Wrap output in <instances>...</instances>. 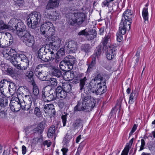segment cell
<instances>
[{
	"label": "cell",
	"instance_id": "45",
	"mask_svg": "<svg viewBox=\"0 0 155 155\" xmlns=\"http://www.w3.org/2000/svg\"><path fill=\"white\" fill-rule=\"evenodd\" d=\"M61 151L62 152L63 155H66L68 152V149L66 148H63L61 149Z\"/></svg>",
	"mask_w": 155,
	"mask_h": 155
},
{
	"label": "cell",
	"instance_id": "29",
	"mask_svg": "<svg viewBox=\"0 0 155 155\" xmlns=\"http://www.w3.org/2000/svg\"><path fill=\"white\" fill-rule=\"evenodd\" d=\"M132 22V19H128L125 20L124 22V27L127 31H129L130 30L131 25Z\"/></svg>",
	"mask_w": 155,
	"mask_h": 155
},
{
	"label": "cell",
	"instance_id": "10",
	"mask_svg": "<svg viewBox=\"0 0 155 155\" xmlns=\"http://www.w3.org/2000/svg\"><path fill=\"white\" fill-rule=\"evenodd\" d=\"M40 32L43 36L49 38L53 36L55 32V28L51 22L44 23L41 27Z\"/></svg>",
	"mask_w": 155,
	"mask_h": 155
},
{
	"label": "cell",
	"instance_id": "30",
	"mask_svg": "<svg viewBox=\"0 0 155 155\" xmlns=\"http://www.w3.org/2000/svg\"><path fill=\"white\" fill-rule=\"evenodd\" d=\"M142 14L144 20L145 21H148L149 19V14L148 7H145L143 9Z\"/></svg>",
	"mask_w": 155,
	"mask_h": 155
},
{
	"label": "cell",
	"instance_id": "1",
	"mask_svg": "<svg viewBox=\"0 0 155 155\" xmlns=\"http://www.w3.org/2000/svg\"><path fill=\"white\" fill-rule=\"evenodd\" d=\"M17 95L23 110H27L30 109L32 104V98L27 88L24 86L20 87L18 90Z\"/></svg>",
	"mask_w": 155,
	"mask_h": 155
},
{
	"label": "cell",
	"instance_id": "18",
	"mask_svg": "<svg viewBox=\"0 0 155 155\" xmlns=\"http://www.w3.org/2000/svg\"><path fill=\"white\" fill-rule=\"evenodd\" d=\"M65 50L67 53H73L76 52L77 49V45L74 41H70L66 44Z\"/></svg>",
	"mask_w": 155,
	"mask_h": 155
},
{
	"label": "cell",
	"instance_id": "35",
	"mask_svg": "<svg viewBox=\"0 0 155 155\" xmlns=\"http://www.w3.org/2000/svg\"><path fill=\"white\" fill-rule=\"evenodd\" d=\"M7 100L5 98H1L0 104L1 106L4 107L7 104Z\"/></svg>",
	"mask_w": 155,
	"mask_h": 155
},
{
	"label": "cell",
	"instance_id": "27",
	"mask_svg": "<svg viewBox=\"0 0 155 155\" xmlns=\"http://www.w3.org/2000/svg\"><path fill=\"white\" fill-rule=\"evenodd\" d=\"M133 12L131 10L128 9L125 11L123 14V16L125 20L132 19L133 15Z\"/></svg>",
	"mask_w": 155,
	"mask_h": 155
},
{
	"label": "cell",
	"instance_id": "47",
	"mask_svg": "<svg viewBox=\"0 0 155 155\" xmlns=\"http://www.w3.org/2000/svg\"><path fill=\"white\" fill-rule=\"evenodd\" d=\"M137 125H135L133 127V129L132 130L131 132V134H133V133H134V132L136 130L137 128Z\"/></svg>",
	"mask_w": 155,
	"mask_h": 155
},
{
	"label": "cell",
	"instance_id": "5",
	"mask_svg": "<svg viewBox=\"0 0 155 155\" xmlns=\"http://www.w3.org/2000/svg\"><path fill=\"white\" fill-rule=\"evenodd\" d=\"M10 61L16 68L21 70L26 69L28 66V60L24 55L22 54H17Z\"/></svg>",
	"mask_w": 155,
	"mask_h": 155
},
{
	"label": "cell",
	"instance_id": "28",
	"mask_svg": "<svg viewBox=\"0 0 155 155\" xmlns=\"http://www.w3.org/2000/svg\"><path fill=\"white\" fill-rule=\"evenodd\" d=\"M62 88L67 93H71L72 92L71 86L68 82H66L63 83L62 85Z\"/></svg>",
	"mask_w": 155,
	"mask_h": 155
},
{
	"label": "cell",
	"instance_id": "7",
	"mask_svg": "<svg viewBox=\"0 0 155 155\" xmlns=\"http://www.w3.org/2000/svg\"><path fill=\"white\" fill-rule=\"evenodd\" d=\"M66 18L69 24L80 25L84 21L85 15L83 13H71L67 14Z\"/></svg>",
	"mask_w": 155,
	"mask_h": 155
},
{
	"label": "cell",
	"instance_id": "22",
	"mask_svg": "<svg viewBox=\"0 0 155 155\" xmlns=\"http://www.w3.org/2000/svg\"><path fill=\"white\" fill-rule=\"evenodd\" d=\"M56 96L59 99H64L66 96V92L64 91L62 87H58L56 89Z\"/></svg>",
	"mask_w": 155,
	"mask_h": 155
},
{
	"label": "cell",
	"instance_id": "34",
	"mask_svg": "<svg viewBox=\"0 0 155 155\" xmlns=\"http://www.w3.org/2000/svg\"><path fill=\"white\" fill-rule=\"evenodd\" d=\"M64 60L68 61L71 63L73 64L74 63L75 61V59L74 57L71 56H66L64 59Z\"/></svg>",
	"mask_w": 155,
	"mask_h": 155
},
{
	"label": "cell",
	"instance_id": "17",
	"mask_svg": "<svg viewBox=\"0 0 155 155\" xmlns=\"http://www.w3.org/2000/svg\"><path fill=\"white\" fill-rule=\"evenodd\" d=\"M9 106L12 111L15 112L19 111L22 108L19 98L15 97H13L12 98Z\"/></svg>",
	"mask_w": 155,
	"mask_h": 155
},
{
	"label": "cell",
	"instance_id": "46",
	"mask_svg": "<svg viewBox=\"0 0 155 155\" xmlns=\"http://www.w3.org/2000/svg\"><path fill=\"white\" fill-rule=\"evenodd\" d=\"M81 135H79L77 137L76 139V142L77 143H78L79 142H80V140H81Z\"/></svg>",
	"mask_w": 155,
	"mask_h": 155
},
{
	"label": "cell",
	"instance_id": "21",
	"mask_svg": "<svg viewBox=\"0 0 155 155\" xmlns=\"http://www.w3.org/2000/svg\"><path fill=\"white\" fill-rule=\"evenodd\" d=\"M16 54L15 50L11 48L5 49L3 52V54L5 58L9 60L11 59Z\"/></svg>",
	"mask_w": 155,
	"mask_h": 155
},
{
	"label": "cell",
	"instance_id": "41",
	"mask_svg": "<svg viewBox=\"0 0 155 155\" xmlns=\"http://www.w3.org/2000/svg\"><path fill=\"white\" fill-rule=\"evenodd\" d=\"M120 33H118L117 35V40L119 42H121L123 39V37Z\"/></svg>",
	"mask_w": 155,
	"mask_h": 155
},
{
	"label": "cell",
	"instance_id": "40",
	"mask_svg": "<svg viewBox=\"0 0 155 155\" xmlns=\"http://www.w3.org/2000/svg\"><path fill=\"white\" fill-rule=\"evenodd\" d=\"M26 75L29 79H30L31 80L33 79V73H32V72L30 71L28 72L27 73H26Z\"/></svg>",
	"mask_w": 155,
	"mask_h": 155
},
{
	"label": "cell",
	"instance_id": "19",
	"mask_svg": "<svg viewBox=\"0 0 155 155\" xmlns=\"http://www.w3.org/2000/svg\"><path fill=\"white\" fill-rule=\"evenodd\" d=\"M44 111L45 115L50 117L53 116L56 112L55 107L52 104H46L44 107Z\"/></svg>",
	"mask_w": 155,
	"mask_h": 155
},
{
	"label": "cell",
	"instance_id": "39",
	"mask_svg": "<svg viewBox=\"0 0 155 155\" xmlns=\"http://www.w3.org/2000/svg\"><path fill=\"white\" fill-rule=\"evenodd\" d=\"M50 82L51 83V85L53 86H56L57 84V81L56 79L51 78L50 79Z\"/></svg>",
	"mask_w": 155,
	"mask_h": 155
},
{
	"label": "cell",
	"instance_id": "37",
	"mask_svg": "<svg viewBox=\"0 0 155 155\" xmlns=\"http://www.w3.org/2000/svg\"><path fill=\"white\" fill-rule=\"evenodd\" d=\"M34 113L37 117H40L41 116V113L40 109L38 108H36L35 109Z\"/></svg>",
	"mask_w": 155,
	"mask_h": 155
},
{
	"label": "cell",
	"instance_id": "2",
	"mask_svg": "<svg viewBox=\"0 0 155 155\" xmlns=\"http://www.w3.org/2000/svg\"><path fill=\"white\" fill-rule=\"evenodd\" d=\"M89 88L92 93L97 95L103 94L107 90L105 81L102 78H96L90 83Z\"/></svg>",
	"mask_w": 155,
	"mask_h": 155
},
{
	"label": "cell",
	"instance_id": "42",
	"mask_svg": "<svg viewBox=\"0 0 155 155\" xmlns=\"http://www.w3.org/2000/svg\"><path fill=\"white\" fill-rule=\"evenodd\" d=\"M22 155H24L26 152V148L25 145H22Z\"/></svg>",
	"mask_w": 155,
	"mask_h": 155
},
{
	"label": "cell",
	"instance_id": "13",
	"mask_svg": "<svg viewBox=\"0 0 155 155\" xmlns=\"http://www.w3.org/2000/svg\"><path fill=\"white\" fill-rule=\"evenodd\" d=\"M0 38L1 47H7L11 45L13 42V36L8 32H1L0 34Z\"/></svg>",
	"mask_w": 155,
	"mask_h": 155
},
{
	"label": "cell",
	"instance_id": "23",
	"mask_svg": "<svg viewBox=\"0 0 155 155\" xmlns=\"http://www.w3.org/2000/svg\"><path fill=\"white\" fill-rule=\"evenodd\" d=\"M115 48L114 46L111 45L108 47L106 53V57L108 59L111 60L114 58L115 56Z\"/></svg>",
	"mask_w": 155,
	"mask_h": 155
},
{
	"label": "cell",
	"instance_id": "16",
	"mask_svg": "<svg viewBox=\"0 0 155 155\" xmlns=\"http://www.w3.org/2000/svg\"><path fill=\"white\" fill-rule=\"evenodd\" d=\"M44 15L45 17L53 20L58 18L59 14L57 10L54 9H46L44 11Z\"/></svg>",
	"mask_w": 155,
	"mask_h": 155
},
{
	"label": "cell",
	"instance_id": "48",
	"mask_svg": "<svg viewBox=\"0 0 155 155\" xmlns=\"http://www.w3.org/2000/svg\"><path fill=\"white\" fill-rule=\"evenodd\" d=\"M133 96H131L130 98V99L129 101V103L130 104H132L133 103Z\"/></svg>",
	"mask_w": 155,
	"mask_h": 155
},
{
	"label": "cell",
	"instance_id": "31",
	"mask_svg": "<svg viewBox=\"0 0 155 155\" xmlns=\"http://www.w3.org/2000/svg\"><path fill=\"white\" fill-rule=\"evenodd\" d=\"M56 132V129L54 126L52 125L50 127L47 133V136L49 138L52 137Z\"/></svg>",
	"mask_w": 155,
	"mask_h": 155
},
{
	"label": "cell",
	"instance_id": "44",
	"mask_svg": "<svg viewBox=\"0 0 155 155\" xmlns=\"http://www.w3.org/2000/svg\"><path fill=\"white\" fill-rule=\"evenodd\" d=\"M44 145H46L48 147H50L52 144L51 141H48V140H45L44 142Z\"/></svg>",
	"mask_w": 155,
	"mask_h": 155
},
{
	"label": "cell",
	"instance_id": "8",
	"mask_svg": "<svg viewBox=\"0 0 155 155\" xmlns=\"http://www.w3.org/2000/svg\"><path fill=\"white\" fill-rule=\"evenodd\" d=\"M41 19V15L38 12H34L31 13L28 17L27 23L30 28L34 29L39 23Z\"/></svg>",
	"mask_w": 155,
	"mask_h": 155
},
{
	"label": "cell",
	"instance_id": "43",
	"mask_svg": "<svg viewBox=\"0 0 155 155\" xmlns=\"http://www.w3.org/2000/svg\"><path fill=\"white\" fill-rule=\"evenodd\" d=\"M126 30L125 28H122L120 30V33L121 34L124 35L125 34L126 32Z\"/></svg>",
	"mask_w": 155,
	"mask_h": 155
},
{
	"label": "cell",
	"instance_id": "3",
	"mask_svg": "<svg viewBox=\"0 0 155 155\" xmlns=\"http://www.w3.org/2000/svg\"><path fill=\"white\" fill-rule=\"evenodd\" d=\"M53 68L46 65H40L36 68L35 73L38 79L42 81H47L51 78Z\"/></svg>",
	"mask_w": 155,
	"mask_h": 155
},
{
	"label": "cell",
	"instance_id": "6",
	"mask_svg": "<svg viewBox=\"0 0 155 155\" xmlns=\"http://www.w3.org/2000/svg\"><path fill=\"white\" fill-rule=\"evenodd\" d=\"M0 88L2 94L8 98L12 97L16 90V86L14 83L6 80L1 81Z\"/></svg>",
	"mask_w": 155,
	"mask_h": 155
},
{
	"label": "cell",
	"instance_id": "15",
	"mask_svg": "<svg viewBox=\"0 0 155 155\" xmlns=\"http://www.w3.org/2000/svg\"><path fill=\"white\" fill-rule=\"evenodd\" d=\"M46 44L50 45L57 51L60 45L61 42L58 37L52 36L48 38L46 41Z\"/></svg>",
	"mask_w": 155,
	"mask_h": 155
},
{
	"label": "cell",
	"instance_id": "33",
	"mask_svg": "<svg viewBox=\"0 0 155 155\" xmlns=\"http://www.w3.org/2000/svg\"><path fill=\"white\" fill-rule=\"evenodd\" d=\"M61 73L59 70L53 68L52 75L57 77H59L61 76Z\"/></svg>",
	"mask_w": 155,
	"mask_h": 155
},
{
	"label": "cell",
	"instance_id": "25",
	"mask_svg": "<svg viewBox=\"0 0 155 155\" xmlns=\"http://www.w3.org/2000/svg\"><path fill=\"white\" fill-rule=\"evenodd\" d=\"M97 32L95 30L91 29L89 30L86 34V37L89 40H92L96 37Z\"/></svg>",
	"mask_w": 155,
	"mask_h": 155
},
{
	"label": "cell",
	"instance_id": "26",
	"mask_svg": "<svg viewBox=\"0 0 155 155\" xmlns=\"http://www.w3.org/2000/svg\"><path fill=\"white\" fill-rule=\"evenodd\" d=\"M59 3V1L58 0L49 1L47 5L46 9H54L58 6Z\"/></svg>",
	"mask_w": 155,
	"mask_h": 155
},
{
	"label": "cell",
	"instance_id": "24",
	"mask_svg": "<svg viewBox=\"0 0 155 155\" xmlns=\"http://www.w3.org/2000/svg\"><path fill=\"white\" fill-rule=\"evenodd\" d=\"M64 79L66 81H69L74 79V74L73 72L71 71L66 72L63 75Z\"/></svg>",
	"mask_w": 155,
	"mask_h": 155
},
{
	"label": "cell",
	"instance_id": "12",
	"mask_svg": "<svg viewBox=\"0 0 155 155\" xmlns=\"http://www.w3.org/2000/svg\"><path fill=\"white\" fill-rule=\"evenodd\" d=\"M96 103L95 100L93 97H86L82 102L81 109L85 111H90L94 108Z\"/></svg>",
	"mask_w": 155,
	"mask_h": 155
},
{
	"label": "cell",
	"instance_id": "14",
	"mask_svg": "<svg viewBox=\"0 0 155 155\" xmlns=\"http://www.w3.org/2000/svg\"><path fill=\"white\" fill-rule=\"evenodd\" d=\"M8 25L13 30L18 32L25 30L26 28L23 23L21 20L17 19H12L9 21Z\"/></svg>",
	"mask_w": 155,
	"mask_h": 155
},
{
	"label": "cell",
	"instance_id": "9",
	"mask_svg": "<svg viewBox=\"0 0 155 155\" xmlns=\"http://www.w3.org/2000/svg\"><path fill=\"white\" fill-rule=\"evenodd\" d=\"M18 35L22 42L29 47L32 46L35 43L34 38L27 31L25 30L18 32Z\"/></svg>",
	"mask_w": 155,
	"mask_h": 155
},
{
	"label": "cell",
	"instance_id": "32",
	"mask_svg": "<svg viewBox=\"0 0 155 155\" xmlns=\"http://www.w3.org/2000/svg\"><path fill=\"white\" fill-rule=\"evenodd\" d=\"M65 50L63 48H61L58 52L56 55V60H58L59 59L62 58L64 55Z\"/></svg>",
	"mask_w": 155,
	"mask_h": 155
},
{
	"label": "cell",
	"instance_id": "11",
	"mask_svg": "<svg viewBox=\"0 0 155 155\" xmlns=\"http://www.w3.org/2000/svg\"><path fill=\"white\" fill-rule=\"evenodd\" d=\"M56 95V92L52 86H47L43 89V97L44 101L49 102L53 100Z\"/></svg>",
	"mask_w": 155,
	"mask_h": 155
},
{
	"label": "cell",
	"instance_id": "36",
	"mask_svg": "<svg viewBox=\"0 0 155 155\" xmlns=\"http://www.w3.org/2000/svg\"><path fill=\"white\" fill-rule=\"evenodd\" d=\"M129 150V145H127L125 148L122 152L121 155H128Z\"/></svg>",
	"mask_w": 155,
	"mask_h": 155
},
{
	"label": "cell",
	"instance_id": "38",
	"mask_svg": "<svg viewBox=\"0 0 155 155\" xmlns=\"http://www.w3.org/2000/svg\"><path fill=\"white\" fill-rule=\"evenodd\" d=\"M33 92V94L36 96L38 95L39 93V90L38 87L35 84L34 85Z\"/></svg>",
	"mask_w": 155,
	"mask_h": 155
},
{
	"label": "cell",
	"instance_id": "4",
	"mask_svg": "<svg viewBox=\"0 0 155 155\" xmlns=\"http://www.w3.org/2000/svg\"><path fill=\"white\" fill-rule=\"evenodd\" d=\"M56 51L53 48L46 44L39 50L38 57L43 61L48 62L54 58Z\"/></svg>",
	"mask_w": 155,
	"mask_h": 155
},
{
	"label": "cell",
	"instance_id": "50",
	"mask_svg": "<svg viewBox=\"0 0 155 155\" xmlns=\"http://www.w3.org/2000/svg\"><path fill=\"white\" fill-rule=\"evenodd\" d=\"M152 124H155V120L154 121H153V122H152Z\"/></svg>",
	"mask_w": 155,
	"mask_h": 155
},
{
	"label": "cell",
	"instance_id": "49",
	"mask_svg": "<svg viewBox=\"0 0 155 155\" xmlns=\"http://www.w3.org/2000/svg\"><path fill=\"white\" fill-rule=\"evenodd\" d=\"M142 145L140 148L143 149L144 146V145H145V142H144L143 140H142Z\"/></svg>",
	"mask_w": 155,
	"mask_h": 155
},
{
	"label": "cell",
	"instance_id": "20",
	"mask_svg": "<svg viewBox=\"0 0 155 155\" xmlns=\"http://www.w3.org/2000/svg\"><path fill=\"white\" fill-rule=\"evenodd\" d=\"M60 67L62 70L68 72L71 70L73 68V65L71 62L64 60L60 63Z\"/></svg>",
	"mask_w": 155,
	"mask_h": 155
}]
</instances>
